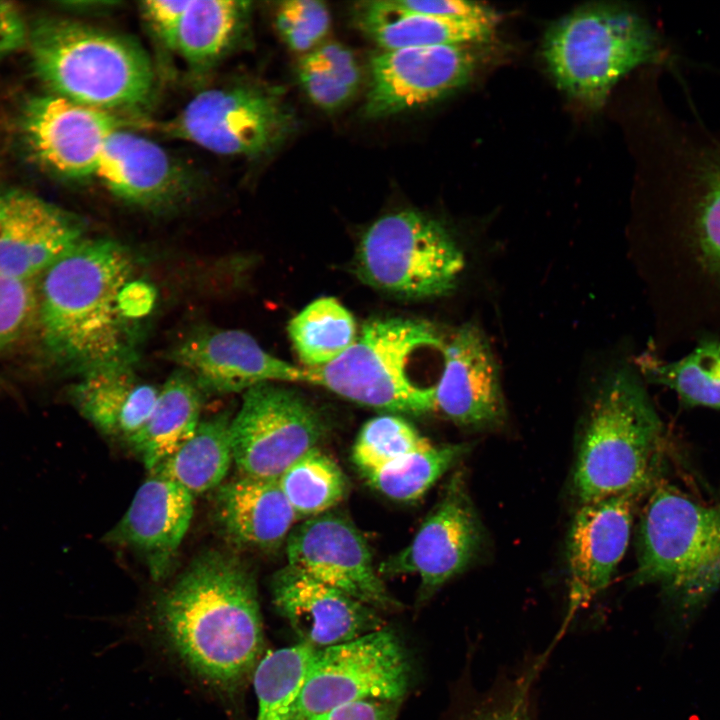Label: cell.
I'll return each instance as SVG.
<instances>
[{"label":"cell","instance_id":"26","mask_svg":"<svg viewBox=\"0 0 720 720\" xmlns=\"http://www.w3.org/2000/svg\"><path fill=\"white\" fill-rule=\"evenodd\" d=\"M201 392L195 380L181 369L159 388L148 420L128 441L148 472L194 434L200 422Z\"/></svg>","mask_w":720,"mask_h":720},{"label":"cell","instance_id":"12","mask_svg":"<svg viewBox=\"0 0 720 720\" xmlns=\"http://www.w3.org/2000/svg\"><path fill=\"white\" fill-rule=\"evenodd\" d=\"M483 43L382 50L370 59L364 113L381 118L431 104L469 81Z\"/></svg>","mask_w":720,"mask_h":720},{"label":"cell","instance_id":"16","mask_svg":"<svg viewBox=\"0 0 720 720\" xmlns=\"http://www.w3.org/2000/svg\"><path fill=\"white\" fill-rule=\"evenodd\" d=\"M435 411L455 424L493 428L504 423L500 370L483 330L466 323L446 340L435 383Z\"/></svg>","mask_w":720,"mask_h":720},{"label":"cell","instance_id":"30","mask_svg":"<svg viewBox=\"0 0 720 720\" xmlns=\"http://www.w3.org/2000/svg\"><path fill=\"white\" fill-rule=\"evenodd\" d=\"M316 649L298 642L269 651L253 673L257 720H294L297 702Z\"/></svg>","mask_w":720,"mask_h":720},{"label":"cell","instance_id":"9","mask_svg":"<svg viewBox=\"0 0 720 720\" xmlns=\"http://www.w3.org/2000/svg\"><path fill=\"white\" fill-rule=\"evenodd\" d=\"M410 666L398 637L387 629L316 650L297 702L295 719L363 700L397 702Z\"/></svg>","mask_w":720,"mask_h":720},{"label":"cell","instance_id":"22","mask_svg":"<svg viewBox=\"0 0 720 720\" xmlns=\"http://www.w3.org/2000/svg\"><path fill=\"white\" fill-rule=\"evenodd\" d=\"M94 177L117 197L144 207L168 205L187 186L184 172L165 150L123 129L107 140Z\"/></svg>","mask_w":720,"mask_h":720},{"label":"cell","instance_id":"4","mask_svg":"<svg viewBox=\"0 0 720 720\" xmlns=\"http://www.w3.org/2000/svg\"><path fill=\"white\" fill-rule=\"evenodd\" d=\"M662 424L645 388L627 367L601 381L588 410L574 470L581 503L643 494L659 458Z\"/></svg>","mask_w":720,"mask_h":720},{"label":"cell","instance_id":"44","mask_svg":"<svg viewBox=\"0 0 720 720\" xmlns=\"http://www.w3.org/2000/svg\"><path fill=\"white\" fill-rule=\"evenodd\" d=\"M527 700L528 696L518 688L504 700L488 704L476 720H531Z\"/></svg>","mask_w":720,"mask_h":720},{"label":"cell","instance_id":"23","mask_svg":"<svg viewBox=\"0 0 720 720\" xmlns=\"http://www.w3.org/2000/svg\"><path fill=\"white\" fill-rule=\"evenodd\" d=\"M214 508L217 523L230 542L264 551L283 544L298 519L278 480L241 474L217 488Z\"/></svg>","mask_w":720,"mask_h":720},{"label":"cell","instance_id":"35","mask_svg":"<svg viewBox=\"0 0 720 720\" xmlns=\"http://www.w3.org/2000/svg\"><path fill=\"white\" fill-rule=\"evenodd\" d=\"M432 445L404 418L384 414L362 426L353 445L352 460L363 473Z\"/></svg>","mask_w":720,"mask_h":720},{"label":"cell","instance_id":"10","mask_svg":"<svg viewBox=\"0 0 720 720\" xmlns=\"http://www.w3.org/2000/svg\"><path fill=\"white\" fill-rule=\"evenodd\" d=\"M324 433L320 414L300 394L262 383L244 392L231 419L233 462L241 475L278 480Z\"/></svg>","mask_w":720,"mask_h":720},{"label":"cell","instance_id":"20","mask_svg":"<svg viewBox=\"0 0 720 720\" xmlns=\"http://www.w3.org/2000/svg\"><path fill=\"white\" fill-rule=\"evenodd\" d=\"M84 239L77 217L37 195L13 189L0 232V273L34 281Z\"/></svg>","mask_w":720,"mask_h":720},{"label":"cell","instance_id":"15","mask_svg":"<svg viewBox=\"0 0 720 720\" xmlns=\"http://www.w3.org/2000/svg\"><path fill=\"white\" fill-rule=\"evenodd\" d=\"M483 544V529L460 476H454L440 502L410 544L383 561L382 575L416 574L424 594L462 572Z\"/></svg>","mask_w":720,"mask_h":720},{"label":"cell","instance_id":"1","mask_svg":"<svg viewBox=\"0 0 720 720\" xmlns=\"http://www.w3.org/2000/svg\"><path fill=\"white\" fill-rule=\"evenodd\" d=\"M154 300L126 247L84 239L40 277L42 344L56 363L81 375L133 365L140 326Z\"/></svg>","mask_w":720,"mask_h":720},{"label":"cell","instance_id":"31","mask_svg":"<svg viewBox=\"0 0 720 720\" xmlns=\"http://www.w3.org/2000/svg\"><path fill=\"white\" fill-rule=\"evenodd\" d=\"M465 443L445 444L408 454L378 469L363 472L368 484L397 501L421 497L469 450Z\"/></svg>","mask_w":720,"mask_h":720},{"label":"cell","instance_id":"14","mask_svg":"<svg viewBox=\"0 0 720 720\" xmlns=\"http://www.w3.org/2000/svg\"><path fill=\"white\" fill-rule=\"evenodd\" d=\"M117 114L50 94L24 105L21 128L36 160L68 178L94 176L109 137L122 129Z\"/></svg>","mask_w":720,"mask_h":720},{"label":"cell","instance_id":"34","mask_svg":"<svg viewBox=\"0 0 720 720\" xmlns=\"http://www.w3.org/2000/svg\"><path fill=\"white\" fill-rule=\"evenodd\" d=\"M679 206L706 272L720 280V168L695 176L684 188Z\"/></svg>","mask_w":720,"mask_h":720},{"label":"cell","instance_id":"33","mask_svg":"<svg viewBox=\"0 0 720 720\" xmlns=\"http://www.w3.org/2000/svg\"><path fill=\"white\" fill-rule=\"evenodd\" d=\"M643 373L690 405L720 408V342L708 341L672 363L641 360Z\"/></svg>","mask_w":720,"mask_h":720},{"label":"cell","instance_id":"13","mask_svg":"<svg viewBox=\"0 0 720 720\" xmlns=\"http://www.w3.org/2000/svg\"><path fill=\"white\" fill-rule=\"evenodd\" d=\"M286 555L292 569L376 610L399 607L373 564L365 538L341 515L326 512L293 528Z\"/></svg>","mask_w":720,"mask_h":720},{"label":"cell","instance_id":"17","mask_svg":"<svg viewBox=\"0 0 720 720\" xmlns=\"http://www.w3.org/2000/svg\"><path fill=\"white\" fill-rule=\"evenodd\" d=\"M179 369L202 391L245 392L262 383H306L307 372L267 351L248 333L235 329L196 332L171 352Z\"/></svg>","mask_w":720,"mask_h":720},{"label":"cell","instance_id":"21","mask_svg":"<svg viewBox=\"0 0 720 720\" xmlns=\"http://www.w3.org/2000/svg\"><path fill=\"white\" fill-rule=\"evenodd\" d=\"M193 499L180 485L149 475L105 538L136 551L146 561L152 577L162 579L189 529Z\"/></svg>","mask_w":720,"mask_h":720},{"label":"cell","instance_id":"28","mask_svg":"<svg viewBox=\"0 0 720 720\" xmlns=\"http://www.w3.org/2000/svg\"><path fill=\"white\" fill-rule=\"evenodd\" d=\"M250 3L192 0L176 34L174 49L193 69L212 65L228 49L248 15Z\"/></svg>","mask_w":720,"mask_h":720},{"label":"cell","instance_id":"11","mask_svg":"<svg viewBox=\"0 0 720 720\" xmlns=\"http://www.w3.org/2000/svg\"><path fill=\"white\" fill-rule=\"evenodd\" d=\"M291 125V113L278 95L240 85L199 93L164 129L217 154L255 157L277 145Z\"/></svg>","mask_w":720,"mask_h":720},{"label":"cell","instance_id":"7","mask_svg":"<svg viewBox=\"0 0 720 720\" xmlns=\"http://www.w3.org/2000/svg\"><path fill=\"white\" fill-rule=\"evenodd\" d=\"M635 580L662 584L689 608L711 595L720 585V503L658 486L641 518Z\"/></svg>","mask_w":720,"mask_h":720},{"label":"cell","instance_id":"42","mask_svg":"<svg viewBox=\"0 0 720 720\" xmlns=\"http://www.w3.org/2000/svg\"><path fill=\"white\" fill-rule=\"evenodd\" d=\"M395 704L392 701L363 700L332 708L307 720H393Z\"/></svg>","mask_w":720,"mask_h":720},{"label":"cell","instance_id":"8","mask_svg":"<svg viewBox=\"0 0 720 720\" xmlns=\"http://www.w3.org/2000/svg\"><path fill=\"white\" fill-rule=\"evenodd\" d=\"M464 268V254L445 226L411 210L376 220L363 234L356 254L362 281L408 299L447 294Z\"/></svg>","mask_w":720,"mask_h":720},{"label":"cell","instance_id":"27","mask_svg":"<svg viewBox=\"0 0 720 720\" xmlns=\"http://www.w3.org/2000/svg\"><path fill=\"white\" fill-rule=\"evenodd\" d=\"M230 425L226 413L200 420L192 437L149 475L170 480L193 496L218 488L233 462Z\"/></svg>","mask_w":720,"mask_h":720},{"label":"cell","instance_id":"32","mask_svg":"<svg viewBox=\"0 0 720 720\" xmlns=\"http://www.w3.org/2000/svg\"><path fill=\"white\" fill-rule=\"evenodd\" d=\"M278 483L298 518L326 513L343 499L347 489L339 465L318 447L293 463Z\"/></svg>","mask_w":720,"mask_h":720},{"label":"cell","instance_id":"25","mask_svg":"<svg viewBox=\"0 0 720 720\" xmlns=\"http://www.w3.org/2000/svg\"><path fill=\"white\" fill-rule=\"evenodd\" d=\"M355 22L383 50L484 43L497 25L439 18L406 8L397 0L359 3Z\"/></svg>","mask_w":720,"mask_h":720},{"label":"cell","instance_id":"37","mask_svg":"<svg viewBox=\"0 0 720 720\" xmlns=\"http://www.w3.org/2000/svg\"><path fill=\"white\" fill-rule=\"evenodd\" d=\"M38 288L0 273V351L20 340L37 324Z\"/></svg>","mask_w":720,"mask_h":720},{"label":"cell","instance_id":"6","mask_svg":"<svg viewBox=\"0 0 720 720\" xmlns=\"http://www.w3.org/2000/svg\"><path fill=\"white\" fill-rule=\"evenodd\" d=\"M655 32L633 11L594 5L553 24L543 57L558 85L591 109L602 107L616 83L636 67L659 57Z\"/></svg>","mask_w":720,"mask_h":720},{"label":"cell","instance_id":"41","mask_svg":"<svg viewBox=\"0 0 720 720\" xmlns=\"http://www.w3.org/2000/svg\"><path fill=\"white\" fill-rule=\"evenodd\" d=\"M312 53L329 71L354 93L358 89L361 72L353 53L338 43H327Z\"/></svg>","mask_w":720,"mask_h":720},{"label":"cell","instance_id":"38","mask_svg":"<svg viewBox=\"0 0 720 720\" xmlns=\"http://www.w3.org/2000/svg\"><path fill=\"white\" fill-rule=\"evenodd\" d=\"M297 73L306 95L323 110L339 109L354 95L312 52L300 60Z\"/></svg>","mask_w":720,"mask_h":720},{"label":"cell","instance_id":"18","mask_svg":"<svg viewBox=\"0 0 720 720\" xmlns=\"http://www.w3.org/2000/svg\"><path fill=\"white\" fill-rule=\"evenodd\" d=\"M272 601L299 638L319 650L383 628L377 610L288 565L272 579Z\"/></svg>","mask_w":720,"mask_h":720},{"label":"cell","instance_id":"45","mask_svg":"<svg viewBox=\"0 0 720 720\" xmlns=\"http://www.w3.org/2000/svg\"><path fill=\"white\" fill-rule=\"evenodd\" d=\"M12 189H5L0 186V232L8 218L11 202H12Z\"/></svg>","mask_w":720,"mask_h":720},{"label":"cell","instance_id":"5","mask_svg":"<svg viewBox=\"0 0 720 720\" xmlns=\"http://www.w3.org/2000/svg\"><path fill=\"white\" fill-rule=\"evenodd\" d=\"M445 342L425 321H369L337 359L319 368H305L306 383L384 412L426 414L435 411V384L417 382L413 363L422 352L442 350Z\"/></svg>","mask_w":720,"mask_h":720},{"label":"cell","instance_id":"43","mask_svg":"<svg viewBox=\"0 0 720 720\" xmlns=\"http://www.w3.org/2000/svg\"><path fill=\"white\" fill-rule=\"evenodd\" d=\"M29 27L19 9L0 1V59L28 44Z\"/></svg>","mask_w":720,"mask_h":720},{"label":"cell","instance_id":"39","mask_svg":"<svg viewBox=\"0 0 720 720\" xmlns=\"http://www.w3.org/2000/svg\"><path fill=\"white\" fill-rule=\"evenodd\" d=\"M402 6L428 15L452 20H474L498 23L491 8L466 0H397Z\"/></svg>","mask_w":720,"mask_h":720},{"label":"cell","instance_id":"24","mask_svg":"<svg viewBox=\"0 0 720 720\" xmlns=\"http://www.w3.org/2000/svg\"><path fill=\"white\" fill-rule=\"evenodd\" d=\"M158 392L133 365H114L81 375L70 393L82 416L101 433L128 443L148 420Z\"/></svg>","mask_w":720,"mask_h":720},{"label":"cell","instance_id":"40","mask_svg":"<svg viewBox=\"0 0 720 720\" xmlns=\"http://www.w3.org/2000/svg\"><path fill=\"white\" fill-rule=\"evenodd\" d=\"M190 1L150 0L141 3V9L154 32L170 48H174L182 16Z\"/></svg>","mask_w":720,"mask_h":720},{"label":"cell","instance_id":"19","mask_svg":"<svg viewBox=\"0 0 720 720\" xmlns=\"http://www.w3.org/2000/svg\"><path fill=\"white\" fill-rule=\"evenodd\" d=\"M639 496L627 493L583 503L577 511L567 550L570 615L609 584L627 550Z\"/></svg>","mask_w":720,"mask_h":720},{"label":"cell","instance_id":"3","mask_svg":"<svg viewBox=\"0 0 720 720\" xmlns=\"http://www.w3.org/2000/svg\"><path fill=\"white\" fill-rule=\"evenodd\" d=\"M28 45L34 72L54 95L114 114L144 109L154 97L149 58L119 35L46 17L29 28Z\"/></svg>","mask_w":720,"mask_h":720},{"label":"cell","instance_id":"2","mask_svg":"<svg viewBox=\"0 0 720 720\" xmlns=\"http://www.w3.org/2000/svg\"><path fill=\"white\" fill-rule=\"evenodd\" d=\"M154 619L168 648L220 693L242 688L262 658L256 583L230 554L209 551L194 559L160 594Z\"/></svg>","mask_w":720,"mask_h":720},{"label":"cell","instance_id":"29","mask_svg":"<svg viewBox=\"0 0 720 720\" xmlns=\"http://www.w3.org/2000/svg\"><path fill=\"white\" fill-rule=\"evenodd\" d=\"M287 331L306 368L331 363L348 350L358 336L353 315L333 297L309 303L290 320Z\"/></svg>","mask_w":720,"mask_h":720},{"label":"cell","instance_id":"36","mask_svg":"<svg viewBox=\"0 0 720 720\" xmlns=\"http://www.w3.org/2000/svg\"><path fill=\"white\" fill-rule=\"evenodd\" d=\"M275 22L290 49L306 52L327 35L331 18L327 6L321 1L289 0L277 8Z\"/></svg>","mask_w":720,"mask_h":720}]
</instances>
